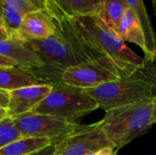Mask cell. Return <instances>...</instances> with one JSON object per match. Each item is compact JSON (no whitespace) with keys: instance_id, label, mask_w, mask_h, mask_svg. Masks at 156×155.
Returning a JSON list of instances; mask_svg holds the SVG:
<instances>
[{"instance_id":"cell-20","label":"cell","mask_w":156,"mask_h":155,"mask_svg":"<svg viewBox=\"0 0 156 155\" xmlns=\"http://www.w3.org/2000/svg\"><path fill=\"white\" fill-rule=\"evenodd\" d=\"M5 4L11 5L20 11H22L23 13H25L26 15L37 10L28 0H2Z\"/></svg>"},{"instance_id":"cell-27","label":"cell","mask_w":156,"mask_h":155,"mask_svg":"<svg viewBox=\"0 0 156 155\" xmlns=\"http://www.w3.org/2000/svg\"><path fill=\"white\" fill-rule=\"evenodd\" d=\"M0 32L5 33V34H6V35H7V33H6L5 29V26H4V24H3V21H2L1 17H0ZM7 36H8V35H7Z\"/></svg>"},{"instance_id":"cell-19","label":"cell","mask_w":156,"mask_h":155,"mask_svg":"<svg viewBox=\"0 0 156 155\" xmlns=\"http://www.w3.org/2000/svg\"><path fill=\"white\" fill-rule=\"evenodd\" d=\"M20 138H22V135L13 118L7 117L0 122V149Z\"/></svg>"},{"instance_id":"cell-12","label":"cell","mask_w":156,"mask_h":155,"mask_svg":"<svg viewBox=\"0 0 156 155\" xmlns=\"http://www.w3.org/2000/svg\"><path fill=\"white\" fill-rule=\"evenodd\" d=\"M101 0H48L46 11L53 18L72 19L95 14Z\"/></svg>"},{"instance_id":"cell-15","label":"cell","mask_w":156,"mask_h":155,"mask_svg":"<svg viewBox=\"0 0 156 155\" xmlns=\"http://www.w3.org/2000/svg\"><path fill=\"white\" fill-rule=\"evenodd\" d=\"M126 2L129 5V8H131L138 16L145 35L147 54L144 58L145 61H153L156 55V34L144 5V0H126Z\"/></svg>"},{"instance_id":"cell-3","label":"cell","mask_w":156,"mask_h":155,"mask_svg":"<svg viewBox=\"0 0 156 155\" xmlns=\"http://www.w3.org/2000/svg\"><path fill=\"white\" fill-rule=\"evenodd\" d=\"M153 100L112 109L105 111L104 117L96 122L112 148L116 151L122 149L154 125Z\"/></svg>"},{"instance_id":"cell-4","label":"cell","mask_w":156,"mask_h":155,"mask_svg":"<svg viewBox=\"0 0 156 155\" xmlns=\"http://www.w3.org/2000/svg\"><path fill=\"white\" fill-rule=\"evenodd\" d=\"M94 99L99 109H112L156 98V82L146 77L140 69L133 76L85 90Z\"/></svg>"},{"instance_id":"cell-8","label":"cell","mask_w":156,"mask_h":155,"mask_svg":"<svg viewBox=\"0 0 156 155\" xmlns=\"http://www.w3.org/2000/svg\"><path fill=\"white\" fill-rule=\"evenodd\" d=\"M112 146L97 123L80 125L56 142L53 155H92L101 148Z\"/></svg>"},{"instance_id":"cell-14","label":"cell","mask_w":156,"mask_h":155,"mask_svg":"<svg viewBox=\"0 0 156 155\" xmlns=\"http://www.w3.org/2000/svg\"><path fill=\"white\" fill-rule=\"evenodd\" d=\"M118 35L122 40L137 45L143 49L144 56L147 54V44L144 29L138 16L131 8H128L121 22Z\"/></svg>"},{"instance_id":"cell-16","label":"cell","mask_w":156,"mask_h":155,"mask_svg":"<svg viewBox=\"0 0 156 155\" xmlns=\"http://www.w3.org/2000/svg\"><path fill=\"white\" fill-rule=\"evenodd\" d=\"M128 8L126 0H101L95 15L118 33L121 22Z\"/></svg>"},{"instance_id":"cell-29","label":"cell","mask_w":156,"mask_h":155,"mask_svg":"<svg viewBox=\"0 0 156 155\" xmlns=\"http://www.w3.org/2000/svg\"><path fill=\"white\" fill-rule=\"evenodd\" d=\"M152 3H153V7H154V14H155L156 16V0H152Z\"/></svg>"},{"instance_id":"cell-21","label":"cell","mask_w":156,"mask_h":155,"mask_svg":"<svg viewBox=\"0 0 156 155\" xmlns=\"http://www.w3.org/2000/svg\"><path fill=\"white\" fill-rule=\"evenodd\" d=\"M140 70L149 79L156 82V55L153 61H145L144 65Z\"/></svg>"},{"instance_id":"cell-7","label":"cell","mask_w":156,"mask_h":155,"mask_svg":"<svg viewBox=\"0 0 156 155\" xmlns=\"http://www.w3.org/2000/svg\"><path fill=\"white\" fill-rule=\"evenodd\" d=\"M13 120L22 137L44 138L54 143L80 125L78 122L36 112H27Z\"/></svg>"},{"instance_id":"cell-13","label":"cell","mask_w":156,"mask_h":155,"mask_svg":"<svg viewBox=\"0 0 156 155\" xmlns=\"http://www.w3.org/2000/svg\"><path fill=\"white\" fill-rule=\"evenodd\" d=\"M43 84L29 70L20 67H0V90L12 91L20 88Z\"/></svg>"},{"instance_id":"cell-30","label":"cell","mask_w":156,"mask_h":155,"mask_svg":"<svg viewBox=\"0 0 156 155\" xmlns=\"http://www.w3.org/2000/svg\"><path fill=\"white\" fill-rule=\"evenodd\" d=\"M3 5H4V2H3L2 0H0V15H1V12H2ZM0 17H1V16H0Z\"/></svg>"},{"instance_id":"cell-24","label":"cell","mask_w":156,"mask_h":155,"mask_svg":"<svg viewBox=\"0 0 156 155\" xmlns=\"http://www.w3.org/2000/svg\"><path fill=\"white\" fill-rule=\"evenodd\" d=\"M117 152L118 151H116L112 146H108V147L100 149L99 151H97L92 155H117Z\"/></svg>"},{"instance_id":"cell-23","label":"cell","mask_w":156,"mask_h":155,"mask_svg":"<svg viewBox=\"0 0 156 155\" xmlns=\"http://www.w3.org/2000/svg\"><path fill=\"white\" fill-rule=\"evenodd\" d=\"M9 104V92L0 90V108L7 110Z\"/></svg>"},{"instance_id":"cell-17","label":"cell","mask_w":156,"mask_h":155,"mask_svg":"<svg viewBox=\"0 0 156 155\" xmlns=\"http://www.w3.org/2000/svg\"><path fill=\"white\" fill-rule=\"evenodd\" d=\"M53 143L44 138L22 137L0 149V155H27Z\"/></svg>"},{"instance_id":"cell-22","label":"cell","mask_w":156,"mask_h":155,"mask_svg":"<svg viewBox=\"0 0 156 155\" xmlns=\"http://www.w3.org/2000/svg\"><path fill=\"white\" fill-rule=\"evenodd\" d=\"M55 149H56V142L37 151V152H34V153L27 155H53L55 153Z\"/></svg>"},{"instance_id":"cell-18","label":"cell","mask_w":156,"mask_h":155,"mask_svg":"<svg viewBox=\"0 0 156 155\" xmlns=\"http://www.w3.org/2000/svg\"><path fill=\"white\" fill-rule=\"evenodd\" d=\"M25 16L26 14L22 11L4 3L0 16L9 37H16L23 23Z\"/></svg>"},{"instance_id":"cell-2","label":"cell","mask_w":156,"mask_h":155,"mask_svg":"<svg viewBox=\"0 0 156 155\" xmlns=\"http://www.w3.org/2000/svg\"><path fill=\"white\" fill-rule=\"evenodd\" d=\"M72 26L80 41L100 57L110 60L122 78L136 73L144 65V58L138 56L113 29L97 15L74 17Z\"/></svg>"},{"instance_id":"cell-28","label":"cell","mask_w":156,"mask_h":155,"mask_svg":"<svg viewBox=\"0 0 156 155\" xmlns=\"http://www.w3.org/2000/svg\"><path fill=\"white\" fill-rule=\"evenodd\" d=\"M0 38H2V39L8 38V36H7L6 34H5V33H2V32H0Z\"/></svg>"},{"instance_id":"cell-1","label":"cell","mask_w":156,"mask_h":155,"mask_svg":"<svg viewBox=\"0 0 156 155\" xmlns=\"http://www.w3.org/2000/svg\"><path fill=\"white\" fill-rule=\"evenodd\" d=\"M54 19L56 29L51 36L44 39L24 41L44 65L27 70L43 84L49 85L61 83L62 73L68 68L100 57L80 41L69 18Z\"/></svg>"},{"instance_id":"cell-10","label":"cell","mask_w":156,"mask_h":155,"mask_svg":"<svg viewBox=\"0 0 156 155\" xmlns=\"http://www.w3.org/2000/svg\"><path fill=\"white\" fill-rule=\"evenodd\" d=\"M56 29L55 19L46 10H36L27 14L15 38L21 41L39 40L51 36Z\"/></svg>"},{"instance_id":"cell-25","label":"cell","mask_w":156,"mask_h":155,"mask_svg":"<svg viewBox=\"0 0 156 155\" xmlns=\"http://www.w3.org/2000/svg\"><path fill=\"white\" fill-rule=\"evenodd\" d=\"M152 122L156 123V98L153 100V109H152Z\"/></svg>"},{"instance_id":"cell-9","label":"cell","mask_w":156,"mask_h":155,"mask_svg":"<svg viewBox=\"0 0 156 155\" xmlns=\"http://www.w3.org/2000/svg\"><path fill=\"white\" fill-rule=\"evenodd\" d=\"M52 85L38 84L20 88L9 92L8 117L16 118L31 112L51 92Z\"/></svg>"},{"instance_id":"cell-5","label":"cell","mask_w":156,"mask_h":155,"mask_svg":"<svg viewBox=\"0 0 156 155\" xmlns=\"http://www.w3.org/2000/svg\"><path fill=\"white\" fill-rule=\"evenodd\" d=\"M99 109L97 102L85 90L66 85H52L48 96L31 112L54 116L71 122Z\"/></svg>"},{"instance_id":"cell-26","label":"cell","mask_w":156,"mask_h":155,"mask_svg":"<svg viewBox=\"0 0 156 155\" xmlns=\"http://www.w3.org/2000/svg\"><path fill=\"white\" fill-rule=\"evenodd\" d=\"M8 117V113H7V110L4 109V108H0V122L5 118Z\"/></svg>"},{"instance_id":"cell-6","label":"cell","mask_w":156,"mask_h":155,"mask_svg":"<svg viewBox=\"0 0 156 155\" xmlns=\"http://www.w3.org/2000/svg\"><path fill=\"white\" fill-rule=\"evenodd\" d=\"M122 78L110 60L99 57L65 69L61 76V83L89 90Z\"/></svg>"},{"instance_id":"cell-11","label":"cell","mask_w":156,"mask_h":155,"mask_svg":"<svg viewBox=\"0 0 156 155\" xmlns=\"http://www.w3.org/2000/svg\"><path fill=\"white\" fill-rule=\"evenodd\" d=\"M0 56L9 58L20 68L33 69L43 67L39 58L25 44V42L15 38H0Z\"/></svg>"}]
</instances>
